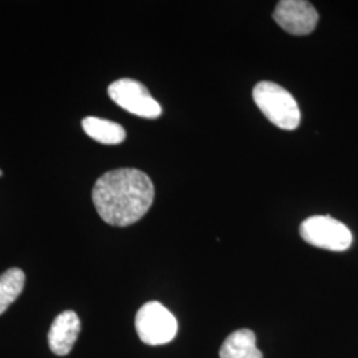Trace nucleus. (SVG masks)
<instances>
[{
    "label": "nucleus",
    "mask_w": 358,
    "mask_h": 358,
    "mask_svg": "<svg viewBox=\"0 0 358 358\" xmlns=\"http://www.w3.org/2000/svg\"><path fill=\"white\" fill-rule=\"evenodd\" d=\"M92 199L103 222L115 227H127L150 210L153 182L138 169H117L96 180Z\"/></svg>",
    "instance_id": "nucleus-1"
},
{
    "label": "nucleus",
    "mask_w": 358,
    "mask_h": 358,
    "mask_svg": "<svg viewBox=\"0 0 358 358\" xmlns=\"http://www.w3.org/2000/svg\"><path fill=\"white\" fill-rule=\"evenodd\" d=\"M254 101L269 121L282 130H294L300 125V109L294 96L279 84L260 81L254 88Z\"/></svg>",
    "instance_id": "nucleus-2"
},
{
    "label": "nucleus",
    "mask_w": 358,
    "mask_h": 358,
    "mask_svg": "<svg viewBox=\"0 0 358 358\" xmlns=\"http://www.w3.org/2000/svg\"><path fill=\"white\" fill-rule=\"evenodd\" d=\"M136 331L142 343L148 345H164L173 341L177 336L178 322L161 303L149 301L137 312Z\"/></svg>",
    "instance_id": "nucleus-3"
},
{
    "label": "nucleus",
    "mask_w": 358,
    "mask_h": 358,
    "mask_svg": "<svg viewBox=\"0 0 358 358\" xmlns=\"http://www.w3.org/2000/svg\"><path fill=\"white\" fill-rule=\"evenodd\" d=\"M301 238L315 247L328 251H346L353 243V235L344 223L329 215H315L300 226Z\"/></svg>",
    "instance_id": "nucleus-4"
},
{
    "label": "nucleus",
    "mask_w": 358,
    "mask_h": 358,
    "mask_svg": "<svg viewBox=\"0 0 358 358\" xmlns=\"http://www.w3.org/2000/svg\"><path fill=\"white\" fill-rule=\"evenodd\" d=\"M108 94L118 106L131 115L150 120L162 115L161 105L155 101L148 88L137 80L120 78L109 85Z\"/></svg>",
    "instance_id": "nucleus-5"
},
{
    "label": "nucleus",
    "mask_w": 358,
    "mask_h": 358,
    "mask_svg": "<svg viewBox=\"0 0 358 358\" xmlns=\"http://www.w3.org/2000/svg\"><path fill=\"white\" fill-rule=\"evenodd\" d=\"M275 22L294 36H304L313 32L319 23V13L304 0H282L273 11Z\"/></svg>",
    "instance_id": "nucleus-6"
},
{
    "label": "nucleus",
    "mask_w": 358,
    "mask_h": 358,
    "mask_svg": "<svg viewBox=\"0 0 358 358\" xmlns=\"http://www.w3.org/2000/svg\"><path fill=\"white\" fill-rule=\"evenodd\" d=\"M81 322L73 310H65L52 322L48 345L56 356H66L76 344Z\"/></svg>",
    "instance_id": "nucleus-7"
},
{
    "label": "nucleus",
    "mask_w": 358,
    "mask_h": 358,
    "mask_svg": "<svg viewBox=\"0 0 358 358\" xmlns=\"http://www.w3.org/2000/svg\"><path fill=\"white\" fill-rule=\"evenodd\" d=\"M220 358H263L256 346L255 333L250 329H239L231 333L219 350Z\"/></svg>",
    "instance_id": "nucleus-8"
},
{
    "label": "nucleus",
    "mask_w": 358,
    "mask_h": 358,
    "mask_svg": "<svg viewBox=\"0 0 358 358\" xmlns=\"http://www.w3.org/2000/svg\"><path fill=\"white\" fill-rule=\"evenodd\" d=\"M84 131L94 141L103 145H118L125 141L127 131L120 124L99 117H87L83 120Z\"/></svg>",
    "instance_id": "nucleus-9"
},
{
    "label": "nucleus",
    "mask_w": 358,
    "mask_h": 358,
    "mask_svg": "<svg viewBox=\"0 0 358 358\" xmlns=\"http://www.w3.org/2000/svg\"><path fill=\"white\" fill-rule=\"evenodd\" d=\"M26 275L20 268L7 269L0 276V315H3L23 292Z\"/></svg>",
    "instance_id": "nucleus-10"
},
{
    "label": "nucleus",
    "mask_w": 358,
    "mask_h": 358,
    "mask_svg": "<svg viewBox=\"0 0 358 358\" xmlns=\"http://www.w3.org/2000/svg\"><path fill=\"white\" fill-rule=\"evenodd\" d=\"M1 176H3V171H1V169H0V177H1Z\"/></svg>",
    "instance_id": "nucleus-11"
}]
</instances>
